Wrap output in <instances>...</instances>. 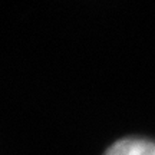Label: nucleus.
Masks as SVG:
<instances>
[{
	"instance_id": "f257e3e1",
	"label": "nucleus",
	"mask_w": 155,
	"mask_h": 155,
	"mask_svg": "<svg viewBox=\"0 0 155 155\" xmlns=\"http://www.w3.org/2000/svg\"><path fill=\"white\" fill-rule=\"evenodd\" d=\"M104 155H155V142L141 138H125L111 145Z\"/></svg>"
}]
</instances>
